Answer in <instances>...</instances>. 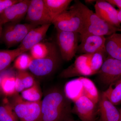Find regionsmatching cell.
Wrapping results in <instances>:
<instances>
[{
  "label": "cell",
  "mask_w": 121,
  "mask_h": 121,
  "mask_svg": "<svg viewBox=\"0 0 121 121\" xmlns=\"http://www.w3.org/2000/svg\"><path fill=\"white\" fill-rule=\"evenodd\" d=\"M32 59L30 55L24 52L15 59L13 63V67L17 71L26 70L29 69Z\"/></svg>",
  "instance_id": "obj_29"
},
{
  "label": "cell",
  "mask_w": 121,
  "mask_h": 121,
  "mask_svg": "<svg viewBox=\"0 0 121 121\" xmlns=\"http://www.w3.org/2000/svg\"><path fill=\"white\" fill-rule=\"evenodd\" d=\"M81 43L78 46V51L83 54H92L105 51L106 37L103 36L89 35H80Z\"/></svg>",
  "instance_id": "obj_10"
},
{
  "label": "cell",
  "mask_w": 121,
  "mask_h": 121,
  "mask_svg": "<svg viewBox=\"0 0 121 121\" xmlns=\"http://www.w3.org/2000/svg\"><path fill=\"white\" fill-rule=\"evenodd\" d=\"M20 0H0V15L9 7L19 2Z\"/></svg>",
  "instance_id": "obj_31"
},
{
  "label": "cell",
  "mask_w": 121,
  "mask_h": 121,
  "mask_svg": "<svg viewBox=\"0 0 121 121\" xmlns=\"http://www.w3.org/2000/svg\"><path fill=\"white\" fill-rule=\"evenodd\" d=\"M119 111H120V119H119V121H121V109L119 110Z\"/></svg>",
  "instance_id": "obj_38"
},
{
  "label": "cell",
  "mask_w": 121,
  "mask_h": 121,
  "mask_svg": "<svg viewBox=\"0 0 121 121\" xmlns=\"http://www.w3.org/2000/svg\"><path fill=\"white\" fill-rule=\"evenodd\" d=\"M31 0H20L0 15L3 24L9 23H18L26 15Z\"/></svg>",
  "instance_id": "obj_12"
},
{
  "label": "cell",
  "mask_w": 121,
  "mask_h": 121,
  "mask_svg": "<svg viewBox=\"0 0 121 121\" xmlns=\"http://www.w3.org/2000/svg\"><path fill=\"white\" fill-rule=\"evenodd\" d=\"M2 77H3V75H0V94L1 93H2L1 89V81H2Z\"/></svg>",
  "instance_id": "obj_35"
},
{
  "label": "cell",
  "mask_w": 121,
  "mask_h": 121,
  "mask_svg": "<svg viewBox=\"0 0 121 121\" xmlns=\"http://www.w3.org/2000/svg\"><path fill=\"white\" fill-rule=\"evenodd\" d=\"M3 24L2 23L1 20L0 19V38H1L2 35V30H3V28H2V26H3Z\"/></svg>",
  "instance_id": "obj_34"
},
{
  "label": "cell",
  "mask_w": 121,
  "mask_h": 121,
  "mask_svg": "<svg viewBox=\"0 0 121 121\" xmlns=\"http://www.w3.org/2000/svg\"><path fill=\"white\" fill-rule=\"evenodd\" d=\"M26 19L30 23L38 26L51 24L52 21L43 0H31Z\"/></svg>",
  "instance_id": "obj_7"
},
{
  "label": "cell",
  "mask_w": 121,
  "mask_h": 121,
  "mask_svg": "<svg viewBox=\"0 0 121 121\" xmlns=\"http://www.w3.org/2000/svg\"><path fill=\"white\" fill-rule=\"evenodd\" d=\"M73 4L82 15L85 21V32L83 35H93L108 36L118 31L119 28L101 19L81 1L76 0Z\"/></svg>",
  "instance_id": "obj_2"
},
{
  "label": "cell",
  "mask_w": 121,
  "mask_h": 121,
  "mask_svg": "<svg viewBox=\"0 0 121 121\" xmlns=\"http://www.w3.org/2000/svg\"><path fill=\"white\" fill-rule=\"evenodd\" d=\"M111 102L115 106L121 104V78L109 86L103 91Z\"/></svg>",
  "instance_id": "obj_22"
},
{
  "label": "cell",
  "mask_w": 121,
  "mask_h": 121,
  "mask_svg": "<svg viewBox=\"0 0 121 121\" xmlns=\"http://www.w3.org/2000/svg\"><path fill=\"white\" fill-rule=\"evenodd\" d=\"M78 78L82 84L83 95L86 96L97 105L99 94L95 83L90 79L84 77H79Z\"/></svg>",
  "instance_id": "obj_20"
},
{
  "label": "cell",
  "mask_w": 121,
  "mask_h": 121,
  "mask_svg": "<svg viewBox=\"0 0 121 121\" xmlns=\"http://www.w3.org/2000/svg\"><path fill=\"white\" fill-rule=\"evenodd\" d=\"M10 103L20 121H22L29 112L30 102L25 100L17 94L13 96Z\"/></svg>",
  "instance_id": "obj_19"
},
{
  "label": "cell",
  "mask_w": 121,
  "mask_h": 121,
  "mask_svg": "<svg viewBox=\"0 0 121 121\" xmlns=\"http://www.w3.org/2000/svg\"><path fill=\"white\" fill-rule=\"evenodd\" d=\"M85 2L86 3H87V4H89V3H90L91 4H93L94 2H95L96 0H85Z\"/></svg>",
  "instance_id": "obj_36"
},
{
  "label": "cell",
  "mask_w": 121,
  "mask_h": 121,
  "mask_svg": "<svg viewBox=\"0 0 121 121\" xmlns=\"http://www.w3.org/2000/svg\"><path fill=\"white\" fill-rule=\"evenodd\" d=\"M105 50L108 56L121 61V33L106 37Z\"/></svg>",
  "instance_id": "obj_15"
},
{
  "label": "cell",
  "mask_w": 121,
  "mask_h": 121,
  "mask_svg": "<svg viewBox=\"0 0 121 121\" xmlns=\"http://www.w3.org/2000/svg\"><path fill=\"white\" fill-rule=\"evenodd\" d=\"M21 93V95L23 99L30 102L41 101L43 96L40 87L37 82L32 86L25 89Z\"/></svg>",
  "instance_id": "obj_24"
},
{
  "label": "cell",
  "mask_w": 121,
  "mask_h": 121,
  "mask_svg": "<svg viewBox=\"0 0 121 121\" xmlns=\"http://www.w3.org/2000/svg\"><path fill=\"white\" fill-rule=\"evenodd\" d=\"M63 90L67 97L71 101L74 102L83 95L82 84L78 78L67 82Z\"/></svg>",
  "instance_id": "obj_17"
},
{
  "label": "cell",
  "mask_w": 121,
  "mask_h": 121,
  "mask_svg": "<svg viewBox=\"0 0 121 121\" xmlns=\"http://www.w3.org/2000/svg\"><path fill=\"white\" fill-rule=\"evenodd\" d=\"M95 14L105 22L118 28L121 27L118 19V10L104 0H96L95 5Z\"/></svg>",
  "instance_id": "obj_11"
},
{
  "label": "cell",
  "mask_w": 121,
  "mask_h": 121,
  "mask_svg": "<svg viewBox=\"0 0 121 121\" xmlns=\"http://www.w3.org/2000/svg\"><path fill=\"white\" fill-rule=\"evenodd\" d=\"M61 59L59 51L56 44L49 43V50L47 55L42 58L33 59L28 69L36 76H48L58 69Z\"/></svg>",
  "instance_id": "obj_3"
},
{
  "label": "cell",
  "mask_w": 121,
  "mask_h": 121,
  "mask_svg": "<svg viewBox=\"0 0 121 121\" xmlns=\"http://www.w3.org/2000/svg\"><path fill=\"white\" fill-rule=\"evenodd\" d=\"M75 121V120H74L73 119H72V118H70V119H68L67 120H66V121Z\"/></svg>",
  "instance_id": "obj_37"
},
{
  "label": "cell",
  "mask_w": 121,
  "mask_h": 121,
  "mask_svg": "<svg viewBox=\"0 0 121 121\" xmlns=\"http://www.w3.org/2000/svg\"><path fill=\"white\" fill-rule=\"evenodd\" d=\"M36 82L33 76L27 71H17V72L16 89L17 93L32 86Z\"/></svg>",
  "instance_id": "obj_18"
},
{
  "label": "cell",
  "mask_w": 121,
  "mask_h": 121,
  "mask_svg": "<svg viewBox=\"0 0 121 121\" xmlns=\"http://www.w3.org/2000/svg\"><path fill=\"white\" fill-rule=\"evenodd\" d=\"M72 112L76 114L82 121H95L97 106L94 102L85 95L76 100Z\"/></svg>",
  "instance_id": "obj_9"
},
{
  "label": "cell",
  "mask_w": 121,
  "mask_h": 121,
  "mask_svg": "<svg viewBox=\"0 0 121 121\" xmlns=\"http://www.w3.org/2000/svg\"><path fill=\"white\" fill-rule=\"evenodd\" d=\"M1 89L2 94L7 97H13L19 94L16 91V76L9 75H3Z\"/></svg>",
  "instance_id": "obj_23"
},
{
  "label": "cell",
  "mask_w": 121,
  "mask_h": 121,
  "mask_svg": "<svg viewBox=\"0 0 121 121\" xmlns=\"http://www.w3.org/2000/svg\"><path fill=\"white\" fill-rule=\"evenodd\" d=\"M118 20L121 24V9H119L118 11ZM118 31L121 32V27L119 29Z\"/></svg>",
  "instance_id": "obj_33"
},
{
  "label": "cell",
  "mask_w": 121,
  "mask_h": 121,
  "mask_svg": "<svg viewBox=\"0 0 121 121\" xmlns=\"http://www.w3.org/2000/svg\"><path fill=\"white\" fill-rule=\"evenodd\" d=\"M71 101L63 90L58 87L50 89L41 101L39 121H64L72 118Z\"/></svg>",
  "instance_id": "obj_1"
},
{
  "label": "cell",
  "mask_w": 121,
  "mask_h": 121,
  "mask_svg": "<svg viewBox=\"0 0 121 121\" xmlns=\"http://www.w3.org/2000/svg\"><path fill=\"white\" fill-rule=\"evenodd\" d=\"M97 74L103 85L109 86L121 78V61L108 56Z\"/></svg>",
  "instance_id": "obj_6"
},
{
  "label": "cell",
  "mask_w": 121,
  "mask_h": 121,
  "mask_svg": "<svg viewBox=\"0 0 121 121\" xmlns=\"http://www.w3.org/2000/svg\"><path fill=\"white\" fill-rule=\"evenodd\" d=\"M50 16L53 20L66 10L71 0H43Z\"/></svg>",
  "instance_id": "obj_16"
},
{
  "label": "cell",
  "mask_w": 121,
  "mask_h": 121,
  "mask_svg": "<svg viewBox=\"0 0 121 121\" xmlns=\"http://www.w3.org/2000/svg\"><path fill=\"white\" fill-rule=\"evenodd\" d=\"M108 56L106 51H101L91 54L90 58V67L94 74H97L99 71Z\"/></svg>",
  "instance_id": "obj_25"
},
{
  "label": "cell",
  "mask_w": 121,
  "mask_h": 121,
  "mask_svg": "<svg viewBox=\"0 0 121 121\" xmlns=\"http://www.w3.org/2000/svg\"><path fill=\"white\" fill-rule=\"evenodd\" d=\"M2 30V41L7 47L11 48L16 44L17 43L16 37L12 23H8Z\"/></svg>",
  "instance_id": "obj_26"
},
{
  "label": "cell",
  "mask_w": 121,
  "mask_h": 121,
  "mask_svg": "<svg viewBox=\"0 0 121 121\" xmlns=\"http://www.w3.org/2000/svg\"><path fill=\"white\" fill-rule=\"evenodd\" d=\"M0 121H20L9 102H5L0 106Z\"/></svg>",
  "instance_id": "obj_27"
},
{
  "label": "cell",
  "mask_w": 121,
  "mask_h": 121,
  "mask_svg": "<svg viewBox=\"0 0 121 121\" xmlns=\"http://www.w3.org/2000/svg\"><path fill=\"white\" fill-rule=\"evenodd\" d=\"M51 24H48L41 25L31 30L18 48L24 52L30 51L33 47L41 43L44 39Z\"/></svg>",
  "instance_id": "obj_14"
},
{
  "label": "cell",
  "mask_w": 121,
  "mask_h": 121,
  "mask_svg": "<svg viewBox=\"0 0 121 121\" xmlns=\"http://www.w3.org/2000/svg\"><path fill=\"white\" fill-rule=\"evenodd\" d=\"M80 36L78 33L57 31L56 43L62 59L69 61L75 56Z\"/></svg>",
  "instance_id": "obj_5"
},
{
  "label": "cell",
  "mask_w": 121,
  "mask_h": 121,
  "mask_svg": "<svg viewBox=\"0 0 121 121\" xmlns=\"http://www.w3.org/2000/svg\"><path fill=\"white\" fill-rule=\"evenodd\" d=\"M98 104V111L99 114V121H119V110L107 98L103 91L99 94Z\"/></svg>",
  "instance_id": "obj_13"
},
{
  "label": "cell",
  "mask_w": 121,
  "mask_h": 121,
  "mask_svg": "<svg viewBox=\"0 0 121 121\" xmlns=\"http://www.w3.org/2000/svg\"><path fill=\"white\" fill-rule=\"evenodd\" d=\"M57 31L84 34L86 24L83 17L73 4L52 21Z\"/></svg>",
  "instance_id": "obj_4"
},
{
  "label": "cell",
  "mask_w": 121,
  "mask_h": 121,
  "mask_svg": "<svg viewBox=\"0 0 121 121\" xmlns=\"http://www.w3.org/2000/svg\"><path fill=\"white\" fill-rule=\"evenodd\" d=\"M23 53L18 48L13 50H0V72L7 68L17 56Z\"/></svg>",
  "instance_id": "obj_21"
},
{
  "label": "cell",
  "mask_w": 121,
  "mask_h": 121,
  "mask_svg": "<svg viewBox=\"0 0 121 121\" xmlns=\"http://www.w3.org/2000/svg\"><path fill=\"white\" fill-rule=\"evenodd\" d=\"M91 55L83 54L79 56L73 63L62 71L60 74V77L66 78L76 76L84 77L94 75L90 67Z\"/></svg>",
  "instance_id": "obj_8"
},
{
  "label": "cell",
  "mask_w": 121,
  "mask_h": 121,
  "mask_svg": "<svg viewBox=\"0 0 121 121\" xmlns=\"http://www.w3.org/2000/svg\"><path fill=\"white\" fill-rule=\"evenodd\" d=\"M49 50V43H40L33 47L30 51V55L33 59H39L47 55Z\"/></svg>",
  "instance_id": "obj_30"
},
{
  "label": "cell",
  "mask_w": 121,
  "mask_h": 121,
  "mask_svg": "<svg viewBox=\"0 0 121 121\" xmlns=\"http://www.w3.org/2000/svg\"><path fill=\"white\" fill-rule=\"evenodd\" d=\"M113 6H116L119 9H121V0H106Z\"/></svg>",
  "instance_id": "obj_32"
},
{
  "label": "cell",
  "mask_w": 121,
  "mask_h": 121,
  "mask_svg": "<svg viewBox=\"0 0 121 121\" xmlns=\"http://www.w3.org/2000/svg\"><path fill=\"white\" fill-rule=\"evenodd\" d=\"M41 101L30 102L29 111L21 121H39L41 117Z\"/></svg>",
  "instance_id": "obj_28"
}]
</instances>
